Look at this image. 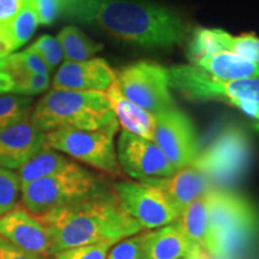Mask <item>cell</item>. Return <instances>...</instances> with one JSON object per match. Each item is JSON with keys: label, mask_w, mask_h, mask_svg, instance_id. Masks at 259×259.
<instances>
[{"label": "cell", "mask_w": 259, "mask_h": 259, "mask_svg": "<svg viewBox=\"0 0 259 259\" xmlns=\"http://www.w3.org/2000/svg\"><path fill=\"white\" fill-rule=\"evenodd\" d=\"M63 14L145 48L171 47L186 34V25L177 14L142 0H63Z\"/></svg>", "instance_id": "6da1fadb"}, {"label": "cell", "mask_w": 259, "mask_h": 259, "mask_svg": "<svg viewBox=\"0 0 259 259\" xmlns=\"http://www.w3.org/2000/svg\"><path fill=\"white\" fill-rule=\"evenodd\" d=\"M37 216L50 236L51 255L76 246L119 241L144 231L122 210L115 194L105 192Z\"/></svg>", "instance_id": "7a4b0ae2"}, {"label": "cell", "mask_w": 259, "mask_h": 259, "mask_svg": "<svg viewBox=\"0 0 259 259\" xmlns=\"http://www.w3.org/2000/svg\"><path fill=\"white\" fill-rule=\"evenodd\" d=\"M259 239V211L240 193L210 191L204 251L215 259H236Z\"/></svg>", "instance_id": "3957f363"}, {"label": "cell", "mask_w": 259, "mask_h": 259, "mask_svg": "<svg viewBox=\"0 0 259 259\" xmlns=\"http://www.w3.org/2000/svg\"><path fill=\"white\" fill-rule=\"evenodd\" d=\"M30 120L44 132L56 130L96 131L119 125L101 92L52 89L36 103Z\"/></svg>", "instance_id": "277c9868"}, {"label": "cell", "mask_w": 259, "mask_h": 259, "mask_svg": "<svg viewBox=\"0 0 259 259\" xmlns=\"http://www.w3.org/2000/svg\"><path fill=\"white\" fill-rule=\"evenodd\" d=\"M101 192L99 179L80 167L22 185V204L35 215L79 202Z\"/></svg>", "instance_id": "5b68a950"}, {"label": "cell", "mask_w": 259, "mask_h": 259, "mask_svg": "<svg viewBox=\"0 0 259 259\" xmlns=\"http://www.w3.org/2000/svg\"><path fill=\"white\" fill-rule=\"evenodd\" d=\"M119 125L96 131L83 130H56L46 134L47 147L60 151L112 176H121L122 170L118 161L114 137Z\"/></svg>", "instance_id": "8992f818"}, {"label": "cell", "mask_w": 259, "mask_h": 259, "mask_svg": "<svg viewBox=\"0 0 259 259\" xmlns=\"http://www.w3.org/2000/svg\"><path fill=\"white\" fill-rule=\"evenodd\" d=\"M169 87L191 101L244 100L259 103V77L222 79L194 65H178L168 69Z\"/></svg>", "instance_id": "52a82bcc"}, {"label": "cell", "mask_w": 259, "mask_h": 259, "mask_svg": "<svg viewBox=\"0 0 259 259\" xmlns=\"http://www.w3.org/2000/svg\"><path fill=\"white\" fill-rule=\"evenodd\" d=\"M116 82L127 99L153 115L176 107L168 71L153 61H138L124 67L116 74Z\"/></svg>", "instance_id": "ba28073f"}, {"label": "cell", "mask_w": 259, "mask_h": 259, "mask_svg": "<svg viewBox=\"0 0 259 259\" xmlns=\"http://www.w3.org/2000/svg\"><path fill=\"white\" fill-rule=\"evenodd\" d=\"M115 196L122 210L150 231L179 220L180 210L162 191L148 181H120L115 184Z\"/></svg>", "instance_id": "9c48e42d"}, {"label": "cell", "mask_w": 259, "mask_h": 259, "mask_svg": "<svg viewBox=\"0 0 259 259\" xmlns=\"http://www.w3.org/2000/svg\"><path fill=\"white\" fill-rule=\"evenodd\" d=\"M154 142L177 170L189 167L199 154V143L192 121L177 107L155 115Z\"/></svg>", "instance_id": "30bf717a"}, {"label": "cell", "mask_w": 259, "mask_h": 259, "mask_svg": "<svg viewBox=\"0 0 259 259\" xmlns=\"http://www.w3.org/2000/svg\"><path fill=\"white\" fill-rule=\"evenodd\" d=\"M251 155L250 142L244 132L236 128L227 130L204 151H199L194 166L208 174L213 181L233 179L240 176L248 164Z\"/></svg>", "instance_id": "8fae6325"}, {"label": "cell", "mask_w": 259, "mask_h": 259, "mask_svg": "<svg viewBox=\"0 0 259 259\" xmlns=\"http://www.w3.org/2000/svg\"><path fill=\"white\" fill-rule=\"evenodd\" d=\"M116 155L121 170L138 181L166 178L177 171L155 142L125 130L119 136Z\"/></svg>", "instance_id": "7c38bea8"}, {"label": "cell", "mask_w": 259, "mask_h": 259, "mask_svg": "<svg viewBox=\"0 0 259 259\" xmlns=\"http://www.w3.org/2000/svg\"><path fill=\"white\" fill-rule=\"evenodd\" d=\"M0 238L44 257H51V240L37 215L16 206L0 216Z\"/></svg>", "instance_id": "4fadbf2b"}, {"label": "cell", "mask_w": 259, "mask_h": 259, "mask_svg": "<svg viewBox=\"0 0 259 259\" xmlns=\"http://www.w3.org/2000/svg\"><path fill=\"white\" fill-rule=\"evenodd\" d=\"M116 73L101 58L84 61H65L53 78V89L105 93Z\"/></svg>", "instance_id": "5bb4252c"}, {"label": "cell", "mask_w": 259, "mask_h": 259, "mask_svg": "<svg viewBox=\"0 0 259 259\" xmlns=\"http://www.w3.org/2000/svg\"><path fill=\"white\" fill-rule=\"evenodd\" d=\"M47 145L46 132L30 119L0 131V166L19 169Z\"/></svg>", "instance_id": "9a60e30c"}, {"label": "cell", "mask_w": 259, "mask_h": 259, "mask_svg": "<svg viewBox=\"0 0 259 259\" xmlns=\"http://www.w3.org/2000/svg\"><path fill=\"white\" fill-rule=\"evenodd\" d=\"M223 51L259 63V37L254 35L233 36L222 29H198L190 44V59Z\"/></svg>", "instance_id": "2e32d148"}, {"label": "cell", "mask_w": 259, "mask_h": 259, "mask_svg": "<svg viewBox=\"0 0 259 259\" xmlns=\"http://www.w3.org/2000/svg\"><path fill=\"white\" fill-rule=\"evenodd\" d=\"M158 187L180 212L209 190L213 189L212 180L199 168L189 166L166 178L144 180Z\"/></svg>", "instance_id": "e0dca14e"}, {"label": "cell", "mask_w": 259, "mask_h": 259, "mask_svg": "<svg viewBox=\"0 0 259 259\" xmlns=\"http://www.w3.org/2000/svg\"><path fill=\"white\" fill-rule=\"evenodd\" d=\"M196 248L198 247L176 221L154 231H145L143 259H180Z\"/></svg>", "instance_id": "ac0fdd59"}, {"label": "cell", "mask_w": 259, "mask_h": 259, "mask_svg": "<svg viewBox=\"0 0 259 259\" xmlns=\"http://www.w3.org/2000/svg\"><path fill=\"white\" fill-rule=\"evenodd\" d=\"M105 95L111 103L116 120L122 130L154 142L155 125H156L155 115L127 99L119 88L116 78L106 90Z\"/></svg>", "instance_id": "d6986e66"}, {"label": "cell", "mask_w": 259, "mask_h": 259, "mask_svg": "<svg viewBox=\"0 0 259 259\" xmlns=\"http://www.w3.org/2000/svg\"><path fill=\"white\" fill-rule=\"evenodd\" d=\"M194 66L222 79H241L259 77V63L231 52H216L192 60Z\"/></svg>", "instance_id": "ffe728a7"}, {"label": "cell", "mask_w": 259, "mask_h": 259, "mask_svg": "<svg viewBox=\"0 0 259 259\" xmlns=\"http://www.w3.org/2000/svg\"><path fill=\"white\" fill-rule=\"evenodd\" d=\"M37 25V16L27 0L14 18L0 25V56L6 58L24 46L35 34Z\"/></svg>", "instance_id": "44dd1931"}, {"label": "cell", "mask_w": 259, "mask_h": 259, "mask_svg": "<svg viewBox=\"0 0 259 259\" xmlns=\"http://www.w3.org/2000/svg\"><path fill=\"white\" fill-rule=\"evenodd\" d=\"M76 166H78V163L71 160L66 155L46 145L35 156H32L27 163H24L19 168L18 177L22 185H25L31 181L53 176V174L60 173L64 170L72 169Z\"/></svg>", "instance_id": "7402d4cb"}, {"label": "cell", "mask_w": 259, "mask_h": 259, "mask_svg": "<svg viewBox=\"0 0 259 259\" xmlns=\"http://www.w3.org/2000/svg\"><path fill=\"white\" fill-rule=\"evenodd\" d=\"M211 190H209L190 205H187L178 220L190 240L196 245V247L203 251L204 244H205L206 229H208L210 191Z\"/></svg>", "instance_id": "603a6c76"}, {"label": "cell", "mask_w": 259, "mask_h": 259, "mask_svg": "<svg viewBox=\"0 0 259 259\" xmlns=\"http://www.w3.org/2000/svg\"><path fill=\"white\" fill-rule=\"evenodd\" d=\"M57 38L63 48L65 61L89 60L103 48L101 44L92 40L73 25L65 27Z\"/></svg>", "instance_id": "cb8c5ba5"}, {"label": "cell", "mask_w": 259, "mask_h": 259, "mask_svg": "<svg viewBox=\"0 0 259 259\" xmlns=\"http://www.w3.org/2000/svg\"><path fill=\"white\" fill-rule=\"evenodd\" d=\"M32 99L10 93L0 96V131L30 119Z\"/></svg>", "instance_id": "d4e9b609"}, {"label": "cell", "mask_w": 259, "mask_h": 259, "mask_svg": "<svg viewBox=\"0 0 259 259\" xmlns=\"http://www.w3.org/2000/svg\"><path fill=\"white\" fill-rule=\"evenodd\" d=\"M22 184L17 173L0 166V216L17 206Z\"/></svg>", "instance_id": "484cf974"}, {"label": "cell", "mask_w": 259, "mask_h": 259, "mask_svg": "<svg viewBox=\"0 0 259 259\" xmlns=\"http://www.w3.org/2000/svg\"><path fill=\"white\" fill-rule=\"evenodd\" d=\"M118 241H101L66 248L52 255V259H107L112 246Z\"/></svg>", "instance_id": "4316f807"}, {"label": "cell", "mask_w": 259, "mask_h": 259, "mask_svg": "<svg viewBox=\"0 0 259 259\" xmlns=\"http://www.w3.org/2000/svg\"><path fill=\"white\" fill-rule=\"evenodd\" d=\"M145 232L121 239L112 246L107 259H143Z\"/></svg>", "instance_id": "83f0119b"}, {"label": "cell", "mask_w": 259, "mask_h": 259, "mask_svg": "<svg viewBox=\"0 0 259 259\" xmlns=\"http://www.w3.org/2000/svg\"><path fill=\"white\" fill-rule=\"evenodd\" d=\"M28 48L37 53L51 71L56 69L64 58L63 48L59 40L51 35H42Z\"/></svg>", "instance_id": "f1b7e54d"}, {"label": "cell", "mask_w": 259, "mask_h": 259, "mask_svg": "<svg viewBox=\"0 0 259 259\" xmlns=\"http://www.w3.org/2000/svg\"><path fill=\"white\" fill-rule=\"evenodd\" d=\"M50 74L24 73L14 79L12 94L23 96H34L46 92L50 87Z\"/></svg>", "instance_id": "f546056e"}, {"label": "cell", "mask_w": 259, "mask_h": 259, "mask_svg": "<svg viewBox=\"0 0 259 259\" xmlns=\"http://www.w3.org/2000/svg\"><path fill=\"white\" fill-rule=\"evenodd\" d=\"M37 16L38 24L50 25L63 12V0H29Z\"/></svg>", "instance_id": "4dcf8cb0"}, {"label": "cell", "mask_w": 259, "mask_h": 259, "mask_svg": "<svg viewBox=\"0 0 259 259\" xmlns=\"http://www.w3.org/2000/svg\"><path fill=\"white\" fill-rule=\"evenodd\" d=\"M0 259H48V257L23 250L6 239L0 238Z\"/></svg>", "instance_id": "1f68e13d"}, {"label": "cell", "mask_w": 259, "mask_h": 259, "mask_svg": "<svg viewBox=\"0 0 259 259\" xmlns=\"http://www.w3.org/2000/svg\"><path fill=\"white\" fill-rule=\"evenodd\" d=\"M27 0H0V25L14 18Z\"/></svg>", "instance_id": "d6a6232c"}, {"label": "cell", "mask_w": 259, "mask_h": 259, "mask_svg": "<svg viewBox=\"0 0 259 259\" xmlns=\"http://www.w3.org/2000/svg\"><path fill=\"white\" fill-rule=\"evenodd\" d=\"M14 89V79L5 71H0V95L12 93Z\"/></svg>", "instance_id": "836d02e7"}, {"label": "cell", "mask_w": 259, "mask_h": 259, "mask_svg": "<svg viewBox=\"0 0 259 259\" xmlns=\"http://www.w3.org/2000/svg\"><path fill=\"white\" fill-rule=\"evenodd\" d=\"M180 259H206V258L203 253V250H200V248H196V250L191 252L190 254H187L186 257H183Z\"/></svg>", "instance_id": "e575fe53"}, {"label": "cell", "mask_w": 259, "mask_h": 259, "mask_svg": "<svg viewBox=\"0 0 259 259\" xmlns=\"http://www.w3.org/2000/svg\"><path fill=\"white\" fill-rule=\"evenodd\" d=\"M5 69V58L0 56V71H4Z\"/></svg>", "instance_id": "d590c367"}]
</instances>
